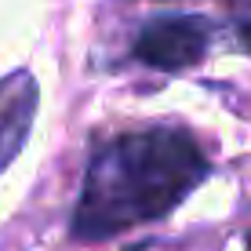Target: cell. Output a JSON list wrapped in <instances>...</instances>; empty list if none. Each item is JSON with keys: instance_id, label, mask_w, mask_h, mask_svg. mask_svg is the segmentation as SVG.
I'll list each match as a JSON object with an SVG mask.
<instances>
[{"instance_id": "obj_3", "label": "cell", "mask_w": 251, "mask_h": 251, "mask_svg": "<svg viewBox=\"0 0 251 251\" xmlns=\"http://www.w3.org/2000/svg\"><path fill=\"white\" fill-rule=\"evenodd\" d=\"M33 117H37V80L19 69L0 80V171L25 146Z\"/></svg>"}, {"instance_id": "obj_1", "label": "cell", "mask_w": 251, "mask_h": 251, "mask_svg": "<svg viewBox=\"0 0 251 251\" xmlns=\"http://www.w3.org/2000/svg\"><path fill=\"white\" fill-rule=\"evenodd\" d=\"M211 164L182 127H142L91 153L73 211L76 240H106L164 219L207 178Z\"/></svg>"}, {"instance_id": "obj_4", "label": "cell", "mask_w": 251, "mask_h": 251, "mask_svg": "<svg viewBox=\"0 0 251 251\" xmlns=\"http://www.w3.org/2000/svg\"><path fill=\"white\" fill-rule=\"evenodd\" d=\"M237 44H240V48H244L248 55H251V22H244V25L237 29Z\"/></svg>"}, {"instance_id": "obj_2", "label": "cell", "mask_w": 251, "mask_h": 251, "mask_svg": "<svg viewBox=\"0 0 251 251\" xmlns=\"http://www.w3.org/2000/svg\"><path fill=\"white\" fill-rule=\"evenodd\" d=\"M211 44V22L201 15H157L138 29L135 58L164 73L189 69L204 58Z\"/></svg>"}, {"instance_id": "obj_5", "label": "cell", "mask_w": 251, "mask_h": 251, "mask_svg": "<svg viewBox=\"0 0 251 251\" xmlns=\"http://www.w3.org/2000/svg\"><path fill=\"white\" fill-rule=\"evenodd\" d=\"M248 251H251V240H248Z\"/></svg>"}]
</instances>
